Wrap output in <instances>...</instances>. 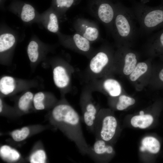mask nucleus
Wrapping results in <instances>:
<instances>
[{
  "label": "nucleus",
  "instance_id": "f257e3e1",
  "mask_svg": "<svg viewBox=\"0 0 163 163\" xmlns=\"http://www.w3.org/2000/svg\"><path fill=\"white\" fill-rule=\"evenodd\" d=\"M51 116L56 126L74 142L80 152L88 154L89 146L84 136L79 116L74 108L68 104H60L53 108Z\"/></svg>",
  "mask_w": 163,
  "mask_h": 163
},
{
  "label": "nucleus",
  "instance_id": "f03ea898",
  "mask_svg": "<svg viewBox=\"0 0 163 163\" xmlns=\"http://www.w3.org/2000/svg\"><path fill=\"white\" fill-rule=\"evenodd\" d=\"M113 21L115 35L119 42L128 44L136 38L139 31L136 26L138 22L132 8L120 3L117 4Z\"/></svg>",
  "mask_w": 163,
  "mask_h": 163
},
{
  "label": "nucleus",
  "instance_id": "7ed1b4c3",
  "mask_svg": "<svg viewBox=\"0 0 163 163\" xmlns=\"http://www.w3.org/2000/svg\"><path fill=\"white\" fill-rule=\"evenodd\" d=\"M131 8L142 34H149L163 28V6L152 7L140 2L134 3Z\"/></svg>",
  "mask_w": 163,
  "mask_h": 163
},
{
  "label": "nucleus",
  "instance_id": "20e7f679",
  "mask_svg": "<svg viewBox=\"0 0 163 163\" xmlns=\"http://www.w3.org/2000/svg\"><path fill=\"white\" fill-rule=\"evenodd\" d=\"M117 126V121L113 116L104 115L102 111L98 112L94 126V132L96 138L107 142L114 137Z\"/></svg>",
  "mask_w": 163,
  "mask_h": 163
},
{
  "label": "nucleus",
  "instance_id": "39448f33",
  "mask_svg": "<svg viewBox=\"0 0 163 163\" xmlns=\"http://www.w3.org/2000/svg\"><path fill=\"white\" fill-rule=\"evenodd\" d=\"M9 8L12 11L19 13L21 19L24 22H30L36 17L35 9L30 3L18 0H13Z\"/></svg>",
  "mask_w": 163,
  "mask_h": 163
},
{
  "label": "nucleus",
  "instance_id": "423d86ee",
  "mask_svg": "<svg viewBox=\"0 0 163 163\" xmlns=\"http://www.w3.org/2000/svg\"><path fill=\"white\" fill-rule=\"evenodd\" d=\"M106 142L102 139L96 138L92 146L89 147L88 154L96 161H101L106 155H111L113 152V147L107 144Z\"/></svg>",
  "mask_w": 163,
  "mask_h": 163
},
{
  "label": "nucleus",
  "instance_id": "0eeeda50",
  "mask_svg": "<svg viewBox=\"0 0 163 163\" xmlns=\"http://www.w3.org/2000/svg\"><path fill=\"white\" fill-rule=\"evenodd\" d=\"M116 5H113L108 0H102L99 3L98 14L101 20L107 25L111 24L115 17Z\"/></svg>",
  "mask_w": 163,
  "mask_h": 163
},
{
  "label": "nucleus",
  "instance_id": "6e6552de",
  "mask_svg": "<svg viewBox=\"0 0 163 163\" xmlns=\"http://www.w3.org/2000/svg\"><path fill=\"white\" fill-rule=\"evenodd\" d=\"M109 58L107 54L103 52L98 53L91 60L90 68L95 74L100 73L108 62Z\"/></svg>",
  "mask_w": 163,
  "mask_h": 163
},
{
  "label": "nucleus",
  "instance_id": "1a4fd4ad",
  "mask_svg": "<svg viewBox=\"0 0 163 163\" xmlns=\"http://www.w3.org/2000/svg\"><path fill=\"white\" fill-rule=\"evenodd\" d=\"M52 11V8H50L45 12L42 17V22L48 30L56 33L59 29L58 19L56 15Z\"/></svg>",
  "mask_w": 163,
  "mask_h": 163
},
{
  "label": "nucleus",
  "instance_id": "9d476101",
  "mask_svg": "<svg viewBox=\"0 0 163 163\" xmlns=\"http://www.w3.org/2000/svg\"><path fill=\"white\" fill-rule=\"evenodd\" d=\"M53 74L54 82L58 87L62 88L68 85L69 78L64 67L61 66L56 67L53 70Z\"/></svg>",
  "mask_w": 163,
  "mask_h": 163
},
{
  "label": "nucleus",
  "instance_id": "9b49d317",
  "mask_svg": "<svg viewBox=\"0 0 163 163\" xmlns=\"http://www.w3.org/2000/svg\"><path fill=\"white\" fill-rule=\"evenodd\" d=\"M149 38V43L153 53L163 58V28Z\"/></svg>",
  "mask_w": 163,
  "mask_h": 163
},
{
  "label": "nucleus",
  "instance_id": "f8f14e48",
  "mask_svg": "<svg viewBox=\"0 0 163 163\" xmlns=\"http://www.w3.org/2000/svg\"><path fill=\"white\" fill-rule=\"evenodd\" d=\"M142 144L140 150L142 152L147 150L151 153L157 154L160 149V141L154 137L147 136L144 138L142 141Z\"/></svg>",
  "mask_w": 163,
  "mask_h": 163
},
{
  "label": "nucleus",
  "instance_id": "ddd939ff",
  "mask_svg": "<svg viewBox=\"0 0 163 163\" xmlns=\"http://www.w3.org/2000/svg\"><path fill=\"white\" fill-rule=\"evenodd\" d=\"M16 37L13 33L9 32L2 33L0 35V52H5L12 48L15 44Z\"/></svg>",
  "mask_w": 163,
  "mask_h": 163
},
{
  "label": "nucleus",
  "instance_id": "4468645a",
  "mask_svg": "<svg viewBox=\"0 0 163 163\" xmlns=\"http://www.w3.org/2000/svg\"><path fill=\"white\" fill-rule=\"evenodd\" d=\"M154 119L151 115L145 114L136 115L133 117L131 120V123L134 127L145 129L151 125Z\"/></svg>",
  "mask_w": 163,
  "mask_h": 163
},
{
  "label": "nucleus",
  "instance_id": "2eb2a0df",
  "mask_svg": "<svg viewBox=\"0 0 163 163\" xmlns=\"http://www.w3.org/2000/svg\"><path fill=\"white\" fill-rule=\"evenodd\" d=\"M124 61L123 72L126 75H129L136 66L137 61L136 55L133 52H127L125 55Z\"/></svg>",
  "mask_w": 163,
  "mask_h": 163
},
{
  "label": "nucleus",
  "instance_id": "dca6fc26",
  "mask_svg": "<svg viewBox=\"0 0 163 163\" xmlns=\"http://www.w3.org/2000/svg\"><path fill=\"white\" fill-rule=\"evenodd\" d=\"M103 87L109 94L112 97H117L121 93V87L116 80L109 79L106 80L103 83Z\"/></svg>",
  "mask_w": 163,
  "mask_h": 163
},
{
  "label": "nucleus",
  "instance_id": "f3484780",
  "mask_svg": "<svg viewBox=\"0 0 163 163\" xmlns=\"http://www.w3.org/2000/svg\"><path fill=\"white\" fill-rule=\"evenodd\" d=\"M0 155L4 159L11 161H16L20 157V155L17 150L5 145L0 148Z\"/></svg>",
  "mask_w": 163,
  "mask_h": 163
},
{
  "label": "nucleus",
  "instance_id": "a211bd4d",
  "mask_svg": "<svg viewBox=\"0 0 163 163\" xmlns=\"http://www.w3.org/2000/svg\"><path fill=\"white\" fill-rule=\"evenodd\" d=\"M15 88L14 78L10 76L2 77L0 80V91L4 95H8L12 93Z\"/></svg>",
  "mask_w": 163,
  "mask_h": 163
},
{
  "label": "nucleus",
  "instance_id": "6ab92c4d",
  "mask_svg": "<svg viewBox=\"0 0 163 163\" xmlns=\"http://www.w3.org/2000/svg\"><path fill=\"white\" fill-rule=\"evenodd\" d=\"M39 45L36 40H33L29 43L27 47V53L30 61L36 62L39 56Z\"/></svg>",
  "mask_w": 163,
  "mask_h": 163
},
{
  "label": "nucleus",
  "instance_id": "aec40b11",
  "mask_svg": "<svg viewBox=\"0 0 163 163\" xmlns=\"http://www.w3.org/2000/svg\"><path fill=\"white\" fill-rule=\"evenodd\" d=\"M73 39L75 45L80 50L87 52L89 50V41L84 37L76 34L74 35Z\"/></svg>",
  "mask_w": 163,
  "mask_h": 163
},
{
  "label": "nucleus",
  "instance_id": "412c9836",
  "mask_svg": "<svg viewBox=\"0 0 163 163\" xmlns=\"http://www.w3.org/2000/svg\"><path fill=\"white\" fill-rule=\"evenodd\" d=\"M33 94L30 91L25 93L19 98L18 107L21 110L26 111L28 109L30 103L33 98Z\"/></svg>",
  "mask_w": 163,
  "mask_h": 163
},
{
  "label": "nucleus",
  "instance_id": "4be33fe9",
  "mask_svg": "<svg viewBox=\"0 0 163 163\" xmlns=\"http://www.w3.org/2000/svg\"><path fill=\"white\" fill-rule=\"evenodd\" d=\"M148 66L146 63L144 62L138 63L130 74L129 79L132 81H136L146 72Z\"/></svg>",
  "mask_w": 163,
  "mask_h": 163
},
{
  "label": "nucleus",
  "instance_id": "5701e85b",
  "mask_svg": "<svg viewBox=\"0 0 163 163\" xmlns=\"http://www.w3.org/2000/svg\"><path fill=\"white\" fill-rule=\"evenodd\" d=\"M30 130L28 127H24L20 129H16L11 133L13 139L15 141L20 142L24 140L28 136Z\"/></svg>",
  "mask_w": 163,
  "mask_h": 163
},
{
  "label": "nucleus",
  "instance_id": "b1692460",
  "mask_svg": "<svg viewBox=\"0 0 163 163\" xmlns=\"http://www.w3.org/2000/svg\"><path fill=\"white\" fill-rule=\"evenodd\" d=\"M135 101L134 99L124 95L120 96L116 105L117 109L119 110H123L129 106L133 105Z\"/></svg>",
  "mask_w": 163,
  "mask_h": 163
},
{
  "label": "nucleus",
  "instance_id": "393cba45",
  "mask_svg": "<svg viewBox=\"0 0 163 163\" xmlns=\"http://www.w3.org/2000/svg\"><path fill=\"white\" fill-rule=\"evenodd\" d=\"M75 0H52L53 7L56 9L66 10L71 7Z\"/></svg>",
  "mask_w": 163,
  "mask_h": 163
},
{
  "label": "nucleus",
  "instance_id": "a878e982",
  "mask_svg": "<svg viewBox=\"0 0 163 163\" xmlns=\"http://www.w3.org/2000/svg\"><path fill=\"white\" fill-rule=\"evenodd\" d=\"M46 159L45 151L43 150H38L31 155L30 162L32 163H43L45 162Z\"/></svg>",
  "mask_w": 163,
  "mask_h": 163
},
{
  "label": "nucleus",
  "instance_id": "bb28decb",
  "mask_svg": "<svg viewBox=\"0 0 163 163\" xmlns=\"http://www.w3.org/2000/svg\"><path fill=\"white\" fill-rule=\"evenodd\" d=\"M98 34L97 29L95 27H88L85 29L83 35L89 41H93L97 39Z\"/></svg>",
  "mask_w": 163,
  "mask_h": 163
},
{
  "label": "nucleus",
  "instance_id": "cd10ccee",
  "mask_svg": "<svg viewBox=\"0 0 163 163\" xmlns=\"http://www.w3.org/2000/svg\"><path fill=\"white\" fill-rule=\"evenodd\" d=\"M44 98L43 93L41 92L35 94L33 98V101L35 108L37 110H42L44 108L43 101Z\"/></svg>",
  "mask_w": 163,
  "mask_h": 163
},
{
  "label": "nucleus",
  "instance_id": "c85d7f7f",
  "mask_svg": "<svg viewBox=\"0 0 163 163\" xmlns=\"http://www.w3.org/2000/svg\"><path fill=\"white\" fill-rule=\"evenodd\" d=\"M6 0H0V6L1 7H3L4 4Z\"/></svg>",
  "mask_w": 163,
  "mask_h": 163
},
{
  "label": "nucleus",
  "instance_id": "c756f323",
  "mask_svg": "<svg viewBox=\"0 0 163 163\" xmlns=\"http://www.w3.org/2000/svg\"><path fill=\"white\" fill-rule=\"evenodd\" d=\"M3 105L2 101L1 99H0V112L1 113L2 111Z\"/></svg>",
  "mask_w": 163,
  "mask_h": 163
},
{
  "label": "nucleus",
  "instance_id": "7c9ffc66",
  "mask_svg": "<svg viewBox=\"0 0 163 163\" xmlns=\"http://www.w3.org/2000/svg\"><path fill=\"white\" fill-rule=\"evenodd\" d=\"M149 0H141L140 2L143 4H145L148 2H149Z\"/></svg>",
  "mask_w": 163,
  "mask_h": 163
},
{
  "label": "nucleus",
  "instance_id": "2f4dec72",
  "mask_svg": "<svg viewBox=\"0 0 163 163\" xmlns=\"http://www.w3.org/2000/svg\"><path fill=\"white\" fill-rule=\"evenodd\" d=\"M140 115H144V112L143 111H141L139 112Z\"/></svg>",
  "mask_w": 163,
  "mask_h": 163
}]
</instances>
